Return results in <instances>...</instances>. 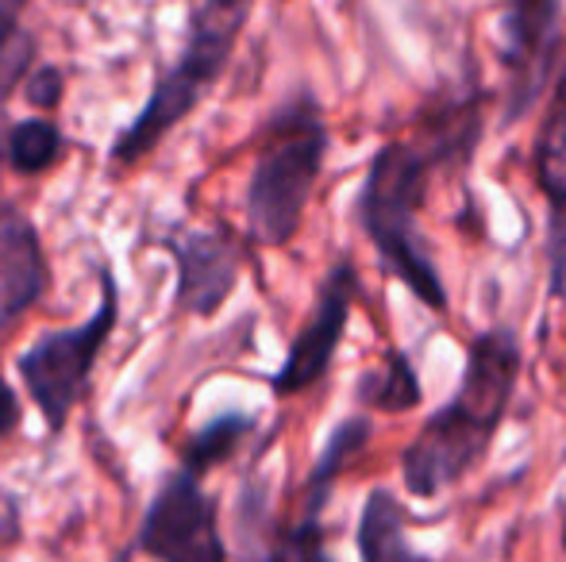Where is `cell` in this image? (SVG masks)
I'll use <instances>...</instances> for the list:
<instances>
[{
    "label": "cell",
    "mask_w": 566,
    "mask_h": 562,
    "mask_svg": "<svg viewBox=\"0 0 566 562\" xmlns=\"http://www.w3.org/2000/svg\"><path fill=\"white\" fill-rule=\"evenodd\" d=\"M358 562H432L409 540L405 509L389 489H374L358 517Z\"/></svg>",
    "instance_id": "obj_12"
},
{
    "label": "cell",
    "mask_w": 566,
    "mask_h": 562,
    "mask_svg": "<svg viewBox=\"0 0 566 562\" xmlns=\"http://www.w3.org/2000/svg\"><path fill=\"white\" fill-rule=\"evenodd\" d=\"M23 97L35 108H54L62 100V74L54 66H39L35 74L23 82Z\"/></svg>",
    "instance_id": "obj_19"
},
{
    "label": "cell",
    "mask_w": 566,
    "mask_h": 562,
    "mask_svg": "<svg viewBox=\"0 0 566 562\" xmlns=\"http://www.w3.org/2000/svg\"><path fill=\"white\" fill-rule=\"evenodd\" d=\"M251 432V416L243 413H224L217 416L212 424H205L201 432L189 439L186 447V470H193L197 478H201L209 466L224 463V458L231 455V450L239 447V439Z\"/></svg>",
    "instance_id": "obj_16"
},
{
    "label": "cell",
    "mask_w": 566,
    "mask_h": 562,
    "mask_svg": "<svg viewBox=\"0 0 566 562\" xmlns=\"http://www.w3.org/2000/svg\"><path fill=\"white\" fill-rule=\"evenodd\" d=\"M559 0H505L501 8V66H505V124L524 120L544 97L559 59Z\"/></svg>",
    "instance_id": "obj_7"
},
{
    "label": "cell",
    "mask_w": 566,
    "mask_h": 562,
    "mask_svg": "<svg viewBox=\"0 0 566 562\" xmlns=\"http://www.w3.org/2000/svg\"><path fill=\"white\" fill-rule=\"evenodd\" d=\"M139 548L158 562H228L217 501L201 489L193 470H174L147 505Z\"/></svg>",
    "instance_id": "obj_6"
},
{
    "label": "cell",
    "mask_w": 566,
    "mask_h": 562,
    "mask_svg": "<svg viewBox=\"0 0 566 562\" xmlns=\"http://www.w3.org/2000/svg\"><path fill=\"white\" fill-rule=\"evenodd\" d=\"M247 20H251V0H201L193 8L178 66L155 85L143 113L113 142L116 166H132L147 158L166 131L178 128L201 105V97L217 85V77L231 62V51H235Z\"/></svg>",
    "instance_id": "obj_3"
},
{
    "label": "cell",
    "mask_w": 566,
    "mask_h": 562,
    "mask_svg": "<svg viewBox=\"0 0 566 562\" xmlns=\"http://www.w3.org/2000/svg\"><path fill=\"white\" fill-rule=\"evenodd\" d=\"M328 128L313 97H297L270 120L247 185V224L266 247H285L305 220L308 197L324 170Z\"/></svg>",
    "instance_id": "obj_4"
},
{
    "label": "cell",
    "mask_w": 566,
    "mask_h": 562,
    "mask_svg": "<svg viewBox=\"0 0 566 562\" xmlns=\"http://www.w3.org/2000/svg\"><path fill=\"white\" fill-rule=\"evenodd\" d=\"M46 289V266L39 232L28 216H0V324L28 312Z\"/></svg>",
    "instance_id": "obj_11"
},
{
    "label": "cell",
    "mask_w": 566,
    "mask_h": 562,
    "mask_svg": "<svg viewBox=\"0 0 566 562\" xmlns=\"http://www.w3.org/2000/svg\"><path fill=\"white\" fill-rule=\"evenodd\" d=\"M15 424H20V401H15L12 385L0 378V439H4Z\"/></svg>",
    "instance_id": "obj_20"
},
{
    "label": "cell",
    "mask_w": 566,
    "mask_h": 562,
    "mask_svg": "<svg viewBox=\"0 0 566 562\" xmlns=\"http://www.w3.org/2000/svg\"><path fill=\"white\" fill-rule=\"evenodd\" d=\"M62 131L54 120H20L8 128V166L15 173H43L62 155Z\"/></svg>",
    "instance_id": "obj_15"
},
{
    "label": "cell",
    "mask_w": 566,
    "mask_h": 562,
    "mask_svg": "<svg viewBox=\"0 0 566 562\" xmlns=\"http://www.w3.org/2000/svg\"><path fill=\"white\" fill-rule=\"evenodd\" d=\"M536 181L547 201V274L552 297L566 300V74L552 93L536 136Z\"/></svg>",
    "instance_id": "obj_9"
},
{
    "label": "cell",
    "mask_w": 566,
    "mask_h": 562,
    "mask_svg": "<svg viewBox=\"0 0 566 562\" xmlns=\"http://www.w3.org/2000/svg\"><path fill=\"white\" fill-rule=\"evenodd\" d=\"M355 293H358V274L350 271V263H336L328 271V278L321 282L313 320L297 331V339H293L282 370L274 374V393H277V397L305 393L308 385H316L324 374H328L332 359H336V351H339L343 331H347Z\"/></svg>",
    "instance_id": "obj_8"
},
{
    "label": "cell",
    "mask_w": 566,
    "mask_h": 562,
    "mask_svg": "<svg viewBox=\"0 0 566 562\" xmlns=\"http://www.w3.org/2000/svg\"><path fill=\"white\" fill-rule=\"evenodd\" d=\"M28 62H31V39L23 31H15L4 46H0V155H8V131H4V105H8V93L15 85L28 82Z\"/></svg>",
    "instance_id": "obj_17"
},
{
    "label": "cell",
    "mask_w": 566,
    "mask_h": 562,
    "mask_svg": "<svg viewBox=\"0 0 566 562\" xmlns=\"http://www.w3.org/2000/svg\"><path fill=\"white\" fill-rule=\"evenodd\" d=\"M474 128L459 131V136H440L432 147L420 142H386L378 155L370 158L366 170L363 193H358V220H363L366 235H370L374 251L381 255V263L397 274L432 312L448 308V289L440 282V271L428 258L424 243L417 232V212L424 204L428 178L443 162L451 147L467 150L474 142Z\"/></svg>",
    "instance_id": "obj_2"
},
{
    "label": "cell",
    "mask_w": 566,
    "mask_h": 562,
    "mask_svg": "<svg viewBox=\"0 0 566 562\" xmlns=\"http://www.w3.org/2000/svg\"><path fill=\"white\" fill-rule=\"evenodd\" d=\"M358 397L366 405L381 409V413H405V409H417L420 405V382H417V370H412L409 354L394 351L389 362L381 370H374L370 378L363 382Z\"/></svg>",
    "instance_id": "obj_14"
},
{
    "label": "cell",
    "mask_w": 566,
    "mask_h": 562,
    "mask_svg": "<svg viewBox=\"0 0 566 562\" xmlns=\"http://www.w3.org/2000/svg\"><path fill=\"white\" fill-rule=\"evenodd\" d=\"M113 328H116V282L113 274H101L97 312L77 324V328L46 331V336H39L20 354V378L54 435L66 427L74 405L82 401L85 385L93 378V367H97Z\"/></svg>",
    "instance_id": "obj_5"
},
{
    "label": "cell",
    "mask_w": 566,
    "mask_h": 562,
    "mask_svg": "<svg viewBox=\"0 0 566 562\" xmlns=\"http://www.w3.org/2000/svg\"><path fill=\"white\" fill-rule=\"evenodd\" d=\"M178 263V305L212 316L239 282V251L220 232H181L166 240Z\"/></svg>",
    "instance_id": "obj_10"
},
{
    "label": "cell",
    "mask_w": 566,
    "mask_h": 562,
    "mask_svg": "<svg viewBox=\"0 0 566 562\" xmlns=\"http://www.w3.org/2000/svg\"><path fill=\"white\" fill-rule=\"evenodd\" d=\"M370 439V424L366 421H343L336 432H332V439L324 443L321 458H316L313 466V478H308V489H305V512L308 517H321L324 501H328L332 494V481L339 478V470L350 463V455H358L363 450V443Z\"/></svg>",
    "instance_id": "obj_13"
},
{
    "label": "cell",
    "mask_w": 566,
    "mask_h": 562,
    "mask_svg": "<svg viewBox=\"0 0 566 562\" xmlns=\"http://www.w3.org/2000/svg\"><path fill=\"white\" fill-rule=\"evenodd\" d=\"M521 362V343L509 328L474 336L454 397L440 413L428 416V424L401 455V478L412 497L443 494L482 463L516 393Z\"/></svg>",
    "instance_id": "obj_1"
},
{
    "label": "cell",
    "mask_w": 566,
    "mask_h": 562,
    "mask_svg": "<svg viewBox=\"0 0 566 562\" xmlns=\"http://www.w3.org/2000/svg\"><path fill=\"white\" fill-rule=\"evenodd\" d=\"M270 562H332L328 551H324V532H321V517H301L297 528L277 540L274 559Z\"/></svg>",
    "instance_id": "obj_18"
},
{
    "label": "cell",
    "mask_w": 566,
    "mask_h": 562,
    "mask_svg": "<svg viewBox=\"0 0 566 562\" xmlns=\"http://www.w3.org/2000/svg\"><path fill=\"white\" fill-rule=\"evenodd\" d=\"M28 0H0V46L20 31V12Z\"/></svg>",
    "instance_id": "obj_21"
}]
</instances>
